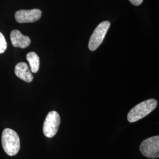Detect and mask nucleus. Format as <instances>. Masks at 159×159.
Returning <instances> with one entry per match:
<instances>
[{"instance_id":"1a4fd4ad","label":"nucleus","mask_w":159,"mask_h":159,"mask_svg":"<svg viewBox=\"0 0 159 159\" xmlns=\"http://www.w3.org/2000/svg\"><path fill=\"white\" fill-rule=\"evenodd\" d=\"M27 60L30 67V70L33 73H37L40 68V58L34 52H30L27 55Z\"/></svg>"},{"instance_id":"7ed1b4c3","label":"nucleus","mask_w":159,"mask_h":159,"mask_svg":"<svg viewBox=\"0 0 159 159\" xmlns=\"http://www.w3.org/2000/svg\"><path fill=\"white\" fill-rule=\"evenodd\" d=\"M61 123L60 114L56 111H51L46 116L43 124V133L48 138H52L57 134Z\"/></svg>"},{"instance_id":"0eeeda50","label":"nucleus","mask_w":159,"mask_h":159,"mask_svg":"<svg viewBox=\"0 0 159 159\" xmlns=\"http://www.w3.org/2000/svg\"><path fill=\"white\" fill-rule=\"evenodd\" d=\"M10 39L12 45L15 47L25 48L30 46L31 40L28 36L23 35L18 30L12 31L10 34Z\"/></svg>"},{"instance_id":"f257e3e1","label":"nucleus","mask_w":159,"mask_h":159,"mask_svg":"<svg viewBox=\"0 0 159 159\" xmlns=\"http://www.w3.org/2000/svg\"><path fill=\"white\" fill-rule=\"evenodd\" d=\"M157 101L150 98L138 104L127 114V120L130 123H134L147 116L157 107Z\"/></svg>"},{"instance_id":"6e6552de","label":"nucleus","mask_w":159,"mask_h":159,"mask_svg":"<svg viewBox=\"0 0 159 159\" xmlns=\"http://www.w3.org/2000/svg\"><path fill=\"white\" fill-rule=\"evenodd\" d=\"M15 74L19 79L27 83H30L33 80L32 72L25 63L17 64L15 67Z\"/></svg>"},{"instance_id":"f03ea898","label":"nucleus","mask_w":159,"mask_h":159,"mask_svg":"<svg viewBox=\"0 0 159 159\" xmlns=\"http://www.w3.org/2000/svg\"><path fill=\"white\" fill-rule=\"evenodd\" d=\"M2 146L7 154L10 156L16 155L20 148V137L17 132L11 129H4L1 137Z\"/></svg>"},{"instance_id":"9b49d317","label":"nucleus","mask_w":159,"mask_h":159,"mask_svg":"<svg viewBox=\"0 0 159 159\" xmlns=\"http://www.w3.org/2000/svg\"><path fill=\"white\" fill-rule=\"evenodd\" d=\"M130 2L134 6H140L143 2V0H129Z\"/></svg>"},{"instance_id":"9d476101","label":"nucleus","mask_w":159,"mask_h":159,"mask_svg":"<svg viewBox=\"0 0 159 159\" xmlns=\"http://www.w3.org/2000/svg\"><path fill=\"white\" fill-rule=\"evenodd\" d=\"M7 48V43L3 34L0 32V54L4 52Z\"/></svg>"},{"instance_id":"423d86ee","label":"nucleus","mask_w":159,"mask_h":159,"mask_svg":"<svg viewBox=\"0 0 159 159\" xmlns=\"http://www.w3.org/2000/svg\"><path fill=\"white\" fill-rule=\"evenodd\" d=\"M42 12L39 9H33L30 10H21L15 14V18L18 23H34L41 17Z\"/></svg>"},{"instance_id":"20e7f679","label":"nucleus","mask_w":159,"mask_h":159,"mask_svg":"<svg viewBox=\"0 0 159 159\" xmlns=\"http://www.w3.org/2000/svg\"><path fill=\"white\" fill-rule=\"evenodd\" d=\"M110 27V23L108 21H102L98 25L90 39L89 43L90 50L95 51L102 44Z\"/></svg>"},{"instance_id":"39448f33","label":"nucleus","mask_w":159,"mask_h":159,"mask_svg":"<svg viewBox=\"0 0 159 159\" xmlns=\"http://www.w3.org/2000/svg\"><path fill=\"white\" fill-rule=\"evenodd\" d=\"M140 150L143 156L150 159L159 157V136L149 137L144 140L140 146Z\"/></svg>"}]
</instances>
